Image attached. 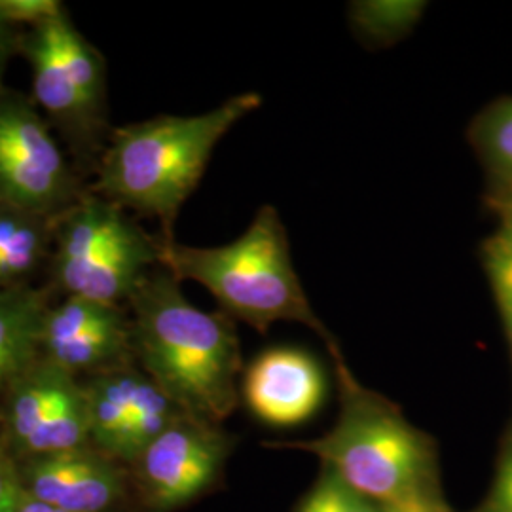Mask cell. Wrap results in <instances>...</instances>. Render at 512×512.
I'll use <instances>...</instances> for the list:
<instances>
[{
    "instance_id": "6da1fadb",
    "label": "cell",
    "mask_w": 512,
    "mask_h": 512,
    "mask_svg": "<svg viewBox=\"0 0 512 512\" xmlns=\"http://www.w3.org/2000/svg\"><path fill=\"white\" fill-rule=\"evenodd\" d=\"M129 304L131 348L148 378L188 416L217 425L226 420L241 384L236 321L196 308L165 268L150 272Z\"/></svg>"
},
{
    "instance_id": "7a4b0ae2",
    "label": "cell",
    "mask_w": 512,
    "mask_h": 512,
    "mask_svg": "<svg viewBox=\"0 0 512 512\" xmlns=\"http://www.w3.org/2000/svg\"><path fill=\"white\" fill-rule=\"evenodd\" d=\"M260 105V93L245 92L202 114H165L116 129L99 169V192L160 220L164 243H175L177 215L220 139Z\"/></svg>"
},
{
    "instance_id": "3957f363",
    "label": "cell",
    "mask_w": 512,
    "mask_h": 512,
    "mask_svg": "<svg viewBox=\"0 0 512 512\" xmlns=\"http://www.w3.org/2000/svg\"><path fill=\"white\" fill-rule=\"evenodd\" d=\"M330 355L340 393L336 423L317 439L272 442V448L315 456L349 488L382 505L439 482L431 437L408 421L397 404L361 384L340 349Z\"/></svg>"
},
{
    "instance_id": "277c9868",
    "label": "cell",
    "mask_w": 512,
    "mask_h": 512,
    "mask_svg": "<svg viewBox=\"0 0 512 512\" xmlns=\"http://www.w3.org/2000/svg\"><path fill=\"white\" fill-rule=\"evenodd\" d=\"M162 266L179 281L200 283L234 321L258 332L279 321L302 323L323 338L329 351L340 349L302 289L287 230L272 205L260 207L249 228L226 245L164 243Z\"/></svg>"
},
{
    "instance_id": "5b68a950",
    "label": "cell",
    "mask_w": 512,
    "mask_h": 512,
    "mask_svg": "<svg viewBox=\"0 0 512 512\" xmlns=\"http://www.w3.org/2000/svg\"><path fill=\"white\" fill-rule=\"evenodd\" d=\"M162 253L164 241L150 238L120 207L86 198L59 228L55 279L69 296L120 306L154 264L162 266Z\"/></svg>"
},
{
    "instance_id": "8992f818",
    "label": "cell",
    "mask_w": 512,
    "mask_h": 512,
    "mask_svg": "<svg viewBox=\"0 0 512 512\" xmlns=\"http://www.w3.org/2000/svg\"><path fill=\"white\" fill-rule=\"evenodd\" d=\"M2 420L10 446L25 459L90 444L84 385L42 357L6 389Z\"/></svg>"
},
{
    "instance_id": "52a82bcc",
    "label": "cell",
    "mask_w": 512,
    "mask_h": 512,
    "mask_svg": "<svg viewBox=\"0 0 512 512\" xmlns=\"http://www.w3.org/2000/svg\"><path fill=\"white\" fill-rule=\"evenodd\" d=\"M230 439L217 423L183 414L131 465L148 512H171L205 494L224 469Z\"/></svg>"
},
{
    "instance_id": "ba28073f",
    "label": "cell",
    "mask_w": 512,
    "mask_h": 512,
    "mask_svg": "<svg viewBox=\"0 0 512 512\" xmlns=\"http://www.w3.org/2000/svg\"><path fill=\"white\" fill-rule=\"evenodd\" d=\"M67 190L65 158L37 112L21 97H0V202L40 217Z\"/></svg>"
},
{
    "instance_id": "9c48e42d",
    "label": "cell",
    "mask_w": 512,
    "mask_h": 512,
    "mask_svg": "<svg viewBox=\"0 0 512 512\" xmlns=\"http://www.w3.org/2000/svg\"><path fill=\"white\" fill-rule=\"evenodd\" d=\"M92 444L25 459L19 478L25 494L69 512H109L126 494V476Z\"/></svg>"
},
{
    "instance_id": "30bf717a",
    "label": "cell",
    "mask_w": 512,
    "mask_h": 512,
    "mask_svg": "<svg viewBox=\"0 0 512 512\" xmlns=\"http://www.w3.org/2000/svg\"><path fill=\"white\" fill-rule=\"evenodd\" d=\"M327 380L315 357L298 348L260 353L239 384V399L256 420L272 427H294L319 410Z\"/></svg>"
},
{
    "instance_id": "8fae6325",
    "label": "cell",
    "mask_w": 512,
    "mask_h": 512,
    "mask_svg": "<svg viewBox=\"0 0 512 512\" xmlns=\"http://www.w3.org/2000/svg\"><path fill=\"white\" fill-rule=\"evenodd\" d=\"M59 18L35 27L25 50L33 67V90L40 107L59 120L78 124L92 118L95 112L84 101L61 50Z\"/></svg>"
},
{
    "instance_id": "7c38bea8",
    "label": "cell",
    "mask_w": 512,
    "mask_h": 512,
    "mask_svg": "<svg viewBox=\"0 0 512 512\" xmlns=\"http://www.w3.org/2000/svg\"><path fill=\"white\" fill-rule=\"evenodd\" d=\"M145 378L143 370L124 363L93 374L88 384H82L88 404L90 444L114 461Z\"/></svg>"
},
{
    "instance_id": "4fadbf2b",
    "label": "cell",
    "mask_w": 512,
    "mask_h": 512,
    "mask_svg": "<svg viewBox=\"0 0 512 512\" xmlns=\"http://www.w3.org/2000/svg\"><path fill=\"white\" fill-rule=\"evenodd\" d=\"M46 311L35 291L0 289V393L40 359Z\"/></svg>"
},
{
    "instance_id": "5bb4252c",
    "label": "cell",
    "mask_w": 512,
    "mask_h": 512,
    "mask_svg": "<svg viewBox=\"0 0 512 512\" xmlns=\"http://www.w3.org/2000/svg\"><path fill=\"white\" fill-rule=\"evenodd\" d=\"M46 232L37 215L4 205L0 209V289L16 287L44 255Z\"/></svg>"
},
{
    "instance_id": "9a60e30c",
    "label": "cell",
    "mask_w": 512,
    "mask_h": 512,
    "mask_svg": "<svg viewBox=\"0 0 512 512\" xmlns=\"http://www.w3.org/2000/svg\"><path fill=\"white\" fill-rule=\"evenodd\" d=\"M425 10L423 0H357L349 4V23L372 48H389L414 31Z\"/></svg>"
},
{
    "instance_id": "2e32d148",
    "label": "cell",
    "mask_w": 512,
    "mask_h": 512,
    "mask_svg": "<svg viewBox=\"0 0 512 512\" xmlns=\"http://www.w3.org/2000/svg\"><path fill=\"white\" fill-rule=\"evenodd\" d=\"M471 139L495 190L512 184V97L497 101L476 118Z\"/></svg>"
},
{
    "instance_id": "e0dca14e",
    "label": "cell",
    "mask_w": 512,
    "mask_h": 512,
    "mask_svg": "<svg viewBox=\"0 0 512 512\" xmlns=\"http://www.w3.org/2000/svg\"><path fill=\"white\" fill-rule=\"evenodd\" d=\"M293 512H385V507L355 492L329 469L321 467L317 480L302 495Z\"/></svg>"
},
{
    "instance_id": "ac0fdd59",
    "label": "cell",
    "mask_w": 512,
    "mask_h": 512,
    "mask_svg": "<svg viewBox=\"0 0 512 512\" xmlns=\"http://www.w3.org/2000/svg\"><path fill=\"white\" fill-rule=\"evenodd\" d=\"M484 264L490 277L495 300L503 317L507 338L512 349V232H501L488 241L484 249Z\"/></svg>"
},
{
    "instance_id": "d6986e66",
    "label": "cell",
    "mask_w": 512,
    "mask_h": 512,
    "mask_svg": "<svg viewBox=\"0 0 512 512\" xmlns=\"http://www.w3.org/2000/svg\"><path fill=\"white\" fill-rule=\"evenodd\" d=\"M0 12L8 25H44L63 14L57 0H0Z\"/></svg>"
},
{
    "instance_id": "ffe728a7",
    "label": "cell",
    "mask_w": 512,
    "mask_h": 512,
    "mask_svg": "<svg viewBox=\"0 0 512 512\" xmlns=\"http://www.w3.org/2000/svg\"><path fill=\"white\" fill-rule=\"evenodd\" d=\"M480 512H512V429L499 458L492 490Z\"/></svg>"
},
{
    "instance_id": "44dd1931",
    "label": "cell",
    "mask_w": 512,
    "mask_h": 512,
    "mask_svg": "<svg viewBox=\"0 0 512 512\" xmlns=\"http://www.w3.org/2000/svg\"><path fill=\"white\" fill-rule=\"evenodd\" d=\"M384 507L385 512H454L448 507L439 482L423 486L418 492Z\"/></svg>"
},
{
    "instance_id": "7402d4cb",
    "label": "cell",
    "mask_w": 512,
    "mask_h": 512,
    "mask_svg": "<svg viewBox=\"0 0 512 512\" xmlns=\"http://www.w3.org/2000/svg\"><path fill=\"white\" fill-rule=\"evenodd\" d=\"M23 494L18 465L0 450V512H18Z\"/></svg>"
},
{
    "instance_id": "603a6c76",
    "label": "cell",
    "mask_w": 512,
    "mask_h": 512,
    "mask_svg": "<svg viewBox=\"0 0 512 512\" xmlns=\"http://www.w3.org/2000/svg\"><path fill=\"white\" fill-rule=\"evenodd\" d=\"M494 205L503 219V228L512 230V184L495 190Z\"/></svg>"
},
{
    "instance_id": "cb8c5ba5",
    "label": "cell",
    "mask_w": 512,
    "mask_h": 512,
    "mask_svg": "<svg viewBox=\"0 0 512 512\" xmlns=\"http://www.w3.org/2000/svg\"><path fill=\"white\" fill-rule=\"evenodd\" d=\"M18 512H69L63 511V509H57V507H52V505H46V503H42V501H37V499H33L31 495L23 494V499H21V503H19Z\"/></svg>"
},
{
    "instance_id": "d4e9b609",
    "label": "cell",
    "mask_w": 512,
    "mask_h": 512,
    "mask_svg": "<svg viewBox=\"0 0 512 512\" xmlns=\"http://www.w3.org/2000/svg\"><path fill=\"white\" fill-rule=\"evenodd\" d=\"M8 35H10V25L0 12V76H2V69H4L6 52H8Z\"/></svg>"
}]
</instances>
